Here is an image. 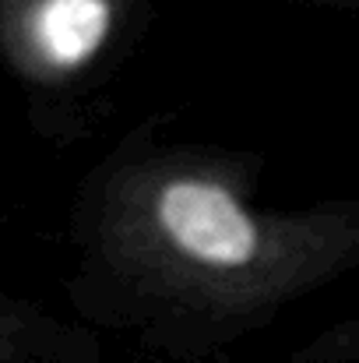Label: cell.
Instances as JSON below:
<instances>
[{
  "mask_svg": "<svg viewBox=\"0 0 359 363\" xmlns=\"http://www.w3.org/2000/svg\"><path fill=\"white\" fill-rule=\"evenodd\" d=\"M169 240L205 264H243L257 250V230L233 194L208 180H176L159 198Z\"/></svg>",
  "mask_w": 359,
  "mask_h": 363,
  "instance_id": "obj_1",
  "label": "cell"
},
{
  "mask_svg": "<svg viewBox=\"0 0 359 363\" xmlns=\"http://www.w3.org/2000/svg\"><path fill=\"white\" fill-rule=\"evenodd\" d=\"M110 32L106 0H42L32 18V39L39 53L57 67L85 64Z\"/></svg>",
  "mask_w": 359,
  "mask_h": 363,
  "instance_id": "obj_2",
  "label": "cell"
}]
</instances>
